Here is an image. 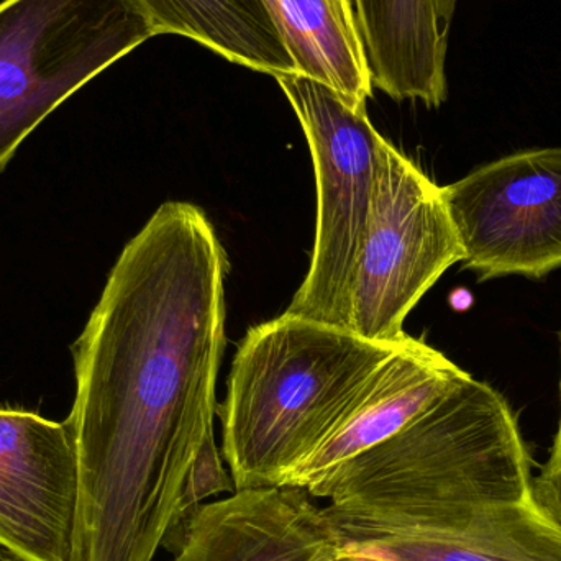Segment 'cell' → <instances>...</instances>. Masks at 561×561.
<instances>
[{"label":"cell","instance_id":"obj_1","mask_svg":"<svg viewBox=\"0 0 561 561\" xmlns=\"http://www.w3.org/2000/svg\"><path fill=\"white\" fill-rule=\"evenodd\" d=\"M227 256L203 209L164 203L125 245L75 345L69 561H153L214 432Z\"/></svg>","mask_w":561,"mask_h":561},{"label":"cell","instance_id":"obj_2","mask_svg":"<svg viewBox=\"0 0 561 561\" xmlns=\"http://www.w3.org/2000/svg\"><path fill=\"white\" fill-rule=\"evenodd\" d=\"M533 458L516 412L473 376L307 491L340 529L440 534L481 511L523 500Z\"/></svg>","mask_w":561,"mask_h":561},{"label":"cell","instance_id":"obj_3","mask_svg":"<svg viewBox=\"0 0 561 561\" xmlns=\"http://www.w3.org/2000/svg\"><path fill=\"white\" fill-rule=\"evenodd\" d=\"M408 336L373 342L286 312L252 327L237 350L219 408L236 491L283 486L348 419Z\"/></svg>","mask_w":561,"mask_h":561},{"label":"cell","instance_id":"obj_4","mask_svg":"<svg viewBox=\"0 0 561 561\" xmlns=\"http://www.w3.org/2000/svg\"><path fill=\"white\" fill-rule=\"evenodd\" d=\"M153 36L137 0H2L0 171L69 95Z\"/></svg>","mask_w":561,"mask_h":561},{"label":"cell","instance_id":"obj_5","mask_svg":"<svg viewBox=\"0 0 561 561\" xmlns=\"http://www.w3.org/2000/svg\"><path fill=\"white\" fill-rule=\"evenodd\" d=\"M276 81L302 125L317 184L312 262L286 313L352 330L353 280L386 140L369 122L366 105L353 107L307 76H279Z\"/></svg>","mask_w":561,"mask_h":561},{"label":"cell","instance_id":"obj_6","mask_svg":"<svg viewBox=\"0 0 561 561\" xmlns=\"http://www.w3.org/2000/svg\"><path fill=\"white\" fill-rule=\"evenodd\" d=\"M458 262L463 249L442 187L385 141L353 280V332L373 342H402L405 317Z\"/></svg>","mask_w":561,"mask_h":561},{"label":"cell","instance_id":"obj_7","mask_svg":"<svg viewBox=\"0 0 561 561\" xmlns=\"http://www.w3.org/2000/svg\"><path fill=\"white\" fill-rule=\"evenodd\" d=\"M442 194L478 279H542L561 268V147L507 154Z\"/></svg>","mask_w":561,"mask_h":561},{"label":"cell","instance_id":"obj_8","mask_svg":"<svg viewBox=\"0 0 561 561\" xmlns=\"http://www.w3.org/2000/svg\"><path fill=\"white\" fill-rule=\"evenodd\" d=\"M76 507L68 422L0 408V549L20 561H69Z\"/></svg>","mask_w":561,"mask_h":561},{"label":"cell","instance_id":"obj_9","mask_svg":"<svg viewBox=\"0 0 561 561\" xmlns=\"http://www.w3.org/2000/svg\"><path fill=\"white\" fill-rule=\"evenodd\" d=\"M312 497L302 488L265 486L206 503L173 561H350Z\"/></svg>","mask_w":561,"mask_h":561},{"label":"cell","instance_id":"obj_10","mask_svg":"<svg viewBox=\"0 0 561 561\" xmlns=\"http://www.w3.org/2000/svg\"><path fill=\"white\" fill-rule=\"evenodd\" d=\"M468 375L444 353L408 336L373 376L348 419L289 474L283 486L312 490L336 467L401 431Z\"/></svg>","mask_w":561,"mask_h":561},{"label":"cell","instance_id":"obj_11","mask_svg":"<svg viewBox=\"0 0 561 561\" xmlns=\"http://www.w3.org/2000/svg\"><path fill=\"white\" fill-rule=\"evenodd\" d=\"M336 530L345 553L359 561H561V527L530 493L481 511L450 533Z\"/></svg>","mask_w":561,"mask_h":561},{"label":"cell","instance_id":"obj_12","mask_svg":"<svg viewBox=\"0 0 561 561\" xmlns=\"http://www.w3.org/2000/svg\"><path fill=\"white\" fill-rule=\"evenodd\" d=\"M373 88L394 101H447L448 26L438 0H355Z\"/></svg>","mask_w":561,"mask_h":561},{"label":"cell","instance_id":"obj_13","mask_svg":"<svg viewBox=\"0 0 561 561\" xmlns=\"http://www.w3.org/2000/svg\"><path fill=\"white\" fill-rule=\"evenodd\" d=\"M297 75L339 92L353 107L373 95L371 71L350 0H263Z\"/></svg>","mask_w":561,"mask_h":561},{"label":"cell","instance_id":"obj_14","mask_svg":"<svg viewBox=\"0 0 561 561\" xmlns=\"http://www.w3.org/2000/svg\"><path fill=\"white\" fill-rule=\"evenodd\" d=\"M154 35L186 36L273 78L297 75L263 0H137Z\"/></svg>","mask_w":561,"mask_h":561},{"label":"cell","instance_id":"obj_15","mask_svg":"<svg viewBox=\"0 0 561 561\" xmlns=\"http://www.w3.org/2000/svg\"><path fill=\"white\" fill-rule=\"evenodd\" d=\"M229 491H236V484L224 468L213 432L207 435L206 442L184 481L176 514H174L173 523H171L161 547L176 553L183 543L187 526L196 516L197 511L204 506V501L207 497H217L219 494L229 493Z\"/></svg>","mask_w":561,"mask_h":561},{"label":"cell","instance_id":"obj_16","mask_svg":"<svg viewBox=\"0 0 561 561\" xmlns=\"http://www.w3.org/2000/svg\"><path fill=\"white\" fill-rule=\"evenodd\" d=\"M561 366V333H560ZM530 496L561 527V369H560V417L556 438L546 465L530 481Z\"/></svg>","mask_w":561,"mask_h":561},{"label":"cell","instance_id":"obj_17","mask_svg":"<svg viewBox=\"0 0 561 561\" xmlns=\"http://www.w3.org/2000/svg\"><path fill=\"white\" fill-rule=\"evenodd\" d=\"M438 3H440V10L442 13H444L445 19L451 20L457 0H438Z\"/></svg>","mask_w":561,"mask_h":561},{"label":"cell","instance_id":"obj_18","mask_svg":"<svg viewBox=\"0 0 561 561\" xmlns=\"http://www.w3.org/2000/svg\"><path fill=\"white\" fill-rule=\"evenodd\" d=\"M0 561H20V560H16L15 557L10 556V553H7L5 550H0Z\"/></svg>","mask_w":561,"mask_h":561},{"label":"cell","instance_id":"obj_19","mask_svg":"<svg viewBox=\"0 0 561 561\" xmlns=\"http://www.w3.org/2000/svg\"><path fill=\"white\" fill-rule=\"evenodd\" d=\"M350 561H359V560H356V559H353V557H348Z\"/></svg>","mask_w":561,"mask_h":561}]
</instances>
